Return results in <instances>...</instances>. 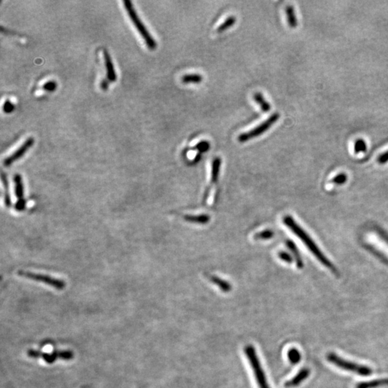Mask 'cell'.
Listing matches in <instances>:
<instances>
[{
    "label": "cell",
    "instance_id": "6da1fadb",
    "mask_svg": "<svg viewBox=\"0 0 388 388\" xmlns=\"http://www.w3.org/2000/svg\"><path fill=\"white\" fill-rule=\"evenodd\" d=\"M284 222L306 244L308 249L312 252L315 257L317 258L326 268H329L333 272H336L335 268L331 264L330 261L323 254V252L319 249L318 246L315 244L314 240L310 237L309 234L294 221V219L291 216H286L284 218Z\"/></svg>",
    "mask_w": 388,
    "mask_h": 388
},
{
    "label": "cell",
    "instance_id": "7a4b0ae2",
    "mask_svg": "<svg viewBox=\"0 0 388 388\" xmlns=\"http://www.w3.org/2000/svg\"><path fill=\"white\" fill-rule=\"evenodd\" d=\"M123 4H124V8H125L128 16L131 18L134 26H136L137 30L139 32L140 34L141 35V36L144 39L148 48L150 50L156 49V48H157V43L155 41L154 38L151 36V33L148 31L146 27L145 26L143 22L141 21V18L137 14L133 3L130 0H124V1H123Z\"/></svg>",
    "mask_w": 388,
    "mask_h": 388
},
{
    "label": "cell",
    "instance_id": "3957f363",
    "mask_svg": "<svg viewBox=\"0 0 388 388\" xmlns=\"http://www.w3.org/2000/svg\"><path fill=\"white\" fill-rule=\"evenodd\" d=\"M326 359L329 362L334 364L336 367L344 369V370L349 371V372L356 373L359 375L369 376L372 373V370L370 367L349 362V361L339 357L334 353L328 354L326 355Z\"/></svg>",
    "mask_w": 388,
    "mask_h": 388
},
{
    "label": "cell",
    "instance_id": "277c9868",
    "mask_svg": "<svg viewBox=\"0 0 388 388\" xmlns=\"http://www.w3.org/2000/svg\"><path fill=\"white\" fill-rule=\"evenodd\" d=\"M244 352H245L246 357L249 359L251 367L254 371V376H255L256 380H257L260 388H270L266 374L263 372L262 366H261V362H260L259 358L257 357L254 348L252 346H246L244 349Z\"/></svg>",
    "mask_w": 388,
    "mask_h": 388
},
{
    "label": "cell",
    "instance_id": "5b68a950",
    "mask_svg": "<svg viewBox=\"0 0 388 388\" xmlns=\"http://www.w3.org/2000/svg\"><path fill=\"white\" fill-rule=\"evenodd\" d=\"M279 118L280 114L278 113H274L257 127L254 128L252 131L241 134L238 137V141L240 143H244L250 141L256 137L261 136L263 133L268 131L279 119Z\"/></svg>",
    "mask_w": 388,
    "mask_h": 388
},
{
    "label": "cell",
    "instance_id": "8992f818",
    "mask_svg": "<svg viewBox=\"0 0 388 388\" xmlns=\"http://www.w3.org/2000/svg\"><path fill=\"white\" fill-rule=\"evenodd\" d=\"M18 275L21 276V277L33 280V281H38V282H42L43 284L52 286V287L55 288L56 289L60 290V291L64 289L66 286L64 281L52 278L51 276H46V275L38 274V273L27 272V271H20L18 272Z\"/></svg>",
    "mask_w": 388,
    "mask_h": 388
},
{
    "label": "cell",
    "instance_id": "52a82bcc",
    "mask_svg": "<svg viewBox=\"0 0 388 388\" xmlns=\"http://www.w3.org/2000/svg\"><path fill=\"white\" fill-rule=\"evenodd\" d=\"M15 194L18 201L15 205V209L18 212L24 211L26 207V200L24 198V184L23 179L20 174H16L14 176Z\"/></svg>",
    "mask_w": 388,
    "mask_h": 388
},
{
    "label": "cell",
    "instance_id": "ba28073f",
    "mask_svg": "<svg viewBox=\"0 0 388 388\" xmlns=\"http://www.w3.org/2000/svg\"><path fill=\"white\" fill-rule=\"evenodd\" d=\"M28 354L31 357H42L48 363H53L58 358L63 359H71L73 358V353L68 351H55L53 354H44L37 351L30 350Z\"/></svg>",
    "mask_w": 388,
    "mask_h": 388
},
{
    "label": "cell",
    "instance_id": "9c48e42d",
    "mask_svg": "<svg viewBox=\"0 0 388 388\" xmlns=\"http://www.w3.org/2000/svg\"><path fill=\"white\" fill-rule=\"evenodd\" d=\"M33 144H34V139L33 138H28V140H26V142L23 143L21 147L17 150L16 152L13 153L11 156L5 159L4 163H3L4 166L6 167H8V166H11L12 164H13L18 160L21 159L26 154L27 151L33 146Z\"/></svg>",
    "mask_w": 388,
    "mask_h": 388
},
{
    "label": "cell",
    "instance_id": "30bf717a",
    "mask_svg": "<svg viewBox=\"0 0 388 388\" xmlns=\"http://www.w3.org/2000/svg\"><path fill=\"white\" fill-rule=\"evenodd\" d=\"M310 375V370L307 368H304V369H301V371L294 378L291 379V380L288 381L285 384L286 387H294L296 386H299L301 382L306 380L309 376Z\"/></svg>",
    "mask_w": 388,
    "mask_h": 388
},
{
    "label": "cell",
    "instance_id": "8fae6325",
    "mask_svg": "<svg viewBox=\"0 0 388 388\" xmlns=\"http://www.w3.org/2000/svg\"><path fill=\"white\" fill-rule=\"evenodd\" d=\"M104 57L105 65H106V73H107V79L111 82H114L116 80V74L113 66L112 61L109 53L105 50L104 51Z\"/></svg>",
    "mask_w": 388,
    "mask_h": 388
},
{
    "label": "cell",
    "instance_id": "7c38bea8",
    "mask_svg": "<svg viewBox=\"0 0 388 388\" xmlns=\"http://www.w3.org/2000/svg\"><path fill=\"white\" fill-rule=\"evenodd\" d=\"M388 385V378L374 379V380L362 382L356 384L355 388H377Z\"/></svg>",
    "mask_w": 388,
    "mask_h": 388
},
{
    "label": "cell",
    "instance_id": "4fadbf2b",
    "mask_svg": "<svg viewBox=\"0 0 388 388\" xmlns=\"http://www.w3.org/2000/svg\"><path fill=\"white\" fill-rule=\"evenodd\" d=\"M2 181L5 189V204L7 207L10 208L12 206V201L9 191V181L4 172L2 173Z\"/></svg>",
    "mask_w": 388,
    "mask_h": 388
},
{
    "label": "cell",
    "instance_id": "5bb4252c",
    "mask_svg": "<svg viewBox=\"0 0 388 388\" xmlns=\"http://www.w3.org/2000/svg\"><path fill=\"white\" fill-rule=\"evenodd\" d=\"M286 16H287L289 26L293 28H296L298 26V21L294 7L291 6H287V8H286Z\"/></svg>",
    "mask_w": 388,
    "mask_h": 388
},
{
    "label": "cell",
    "instance_id": "9a60e30c",
    "mask_svg": "<svg viewBox=\"0 0 388 388\" xmlns=\"http://www.w3.org/2000/svg\"><path fill=\"white\" fill-rule=\"evenodd\" d=\"M254 101L260 105L263 111H264V112H268V111L271 110V104L265 99L264 96H263V94H261V93H256V94L254 95Z\"/></svg>",
    "mask_w": 388,
    "mask_h": 388
},
{
    "label": "cell",
    "instance_id": "2e32d148",
    "mask_svg": "<svg viewBox=\"0 0 388 388\" xmlns=\"http://www.w3.org/2000/svg\"><path fill=\"white\" fill-rule=\"evenodd\" d=\"M184 84H199L203 81L202 76L200 74H186L181 78Z\"/></svg>",
    "mask_w": 388,
    "mask_h": 388
},
{
    "label": "cell",
    "instance_id": "e0dca14e",
    "mask_svg": "<svg viewBox=\"0 0 388 388\" xmlns=\"http://www.w3.org/2000/svg\"><path fill=\"white\" fill-rule=\"evenodd\" d=\"M221 161L220 158H216L212 163V173H211V179L212 182L215 183L217 181L219 175V170H220Z\"/></svg>",
    "mask_w": 388,
    "mask_h": 388
},
{
    "label": "cell",
    "instance_id": "ac0fdd59",
    "mask_svg": "<svg viewBox=\"0 0 388 388\" xmlns=\"http://www.w3.org/2000/svg\"><path fill=\"white\" fill-rule=\"evenodd\" d=\"M288 357L290 362L292 364H296L300 362L301 359V354L296 348H292L288 352Z\"/></svg>",
    "mask_w": 388,
    "mask_h": 388
},
{
    "label": "cell",
    "instance_id": "d6986e66",
    "mask_svg": "<svg viewBox=\"0 0 388 388\" xmlns=\"http://www.w3.org/2000/svg\"><path fill=\"white\" fill-rule=\"evenodd\" d=\"M236 19L235 17L231 16L229 17L221 25L219 28H217L216 31L218 33H222V32L225 31L228 28H231L235 24Z\"/></svg>",
    "mask_w": 388,
    "mask_h": 388
},
{
    "label": "cell",
    "instance_id": "ffe728a7",
    "mask_svg": "<svg viewBox=\"0 0 388 388\" xmlns=\"http://www.w3.org/2000/svg\"><path fill=\"white\" fill-rule=\"evenodd\" d=\"M209 216L206 215L200 216H187L185 219L191 222L199 223V224H206L209 221Z\"/></svg>",
    "mask_w": 388,
    "mask_h": 388
},
{
    "label": "cell",
    "instance_id": "44dd1931",
    "mask_svg": "<svg viewBox=\"0 0 388 388\" xmlns=\"http://www.w3.org/2000/svg\"><path fill=\"white\" fill-rule=\"evenodd\" d=\"M211 280L214 284H215L216 286H219V287L223 291H224V292H228V291H230L231 286L228 284L227 282H226V281H223V280L220 279V278H216L215 276L211 277Z\"/></svg>",
    "mask_w": 388,
    "mask_h": 388
},
{
    "label": "cell",
    "instance_id": "7402d4cb",
    "mask_svg": "<svg viewBox=\"0 0 388 388\" xmlns=\"http://www.w3.org/2000/svg\"><path fill=\"white\" fill-rule=\"evenodd\" d=\"M287 244L289 245L290 249H291V251H292L293 253H294L295 256H296V262H297L298 267L302 268V261H301V257H300L299 252H298L297 249H296V246H295L294 243L291 242V241H288Z\"/></svg>",
    "mask_w": 388,
    "mask_h": 388
},
{
    "label": "cell",
    "instance_id": "603a6c76",
    "mask_svg": "<svg viewBox=\"0 0 388 388\" xmlns=\"http://www.w3.org/2000/svg\"><path fill=\"white\" fill-rule=\"evenodd\" d=\"M367 150V145L363 140H358L354 144V151L355 153L365 152Z\"/></svg>",
    "mask_w": 388,
    "mask_h": 388
},
{
    "label": "cell",
    "instance_id": "cb8c5ba5",
    "mask_svg": "<svg viewBox=\"0 0 388 388\" xmlns=\"http://www.w3.org/2000/svg\"><path fill=\"white\" fill-rule=\"evenodd\" d=\"M273 236H274V232L273 231L266 230L257 234L255 238L258 239H268L273 238Z\"/></svg>",
    "mask_w": 388,
    "mask_h": 388
},
{
    "label": "cell",
    "instance_id": "d4e9b609",
    "mask_svg": "<svg viewBox=\"0 0 388 388\" xmlns=\"http://www.w3.org/2000/svg\"><path fill=\"white\" fill-rule=\"evenodd\" d=\"M196 148L201 153L206 152L210 148V143L208 141H202L196 146Z\"/></svg>",
    "mask_w": 388,
    "mask_h": 388
},
{
    "label": "cell",
    "instance_id": "484cf974",
    "mask_svg": "<svg viewBox=\"0 0 388 388\" xmlns=\"http://www.w3.org/2000/svg\"><path fill=\"white\" fill-rule=\"evenodd\" d=\"M14 105H13V103H11L9 100H8V101H6V102H5L4 106H3V110H4L5 112L11 113L14 110Z\"/></svg>",
    "mask_w": 388,
    "mask_h": 388
},
{
    "label": "cell",
    "instance_id": "4316f807",
    "mask_svg": "<svg viewBox=\"0 0 388 388\" xmlns=\"http://www.w3.org/2000/svg\"><path fill=\"white\" fill-rule=\"evenodd\" d=\"M346 181V176L345 174H344V173H341V174L338 175V176H336V177L334 178V180H333V181H334L335 184H344Z\"/></svg>",
    "mask_w": 388,
    "mask_h": 388
},
{
    "label": "cell",
    "instance_id": "83f0119b",
    "mask_svg": "<svg viewBox=\"0 0 388 388\" xmlns=\"http://www.w3.org/2000/svg\"><path fill=\"white\" fill-rule=\"evenodd\" d=\"M43 89L48 91H53L56 89V83L55 81H48L43 85Z\"/></svg>",
    "mask_w": 388,
    "mask_h": 388
},
{
    "label": "cell",
    "instance_id": "f1b7e54d",
    "mask_svg": "<svg viewBox=\"0 0 388 388\" xmlns=\"http://www.w3.org/2000/svg\"><path fill=\"white\" fill-rule=\"evenodd\" d=\"M279 257L281 260H283V261H286V262L287 263H291L293 261L291 255L286 252H280Z\"/></svg>",
    "mask_w": 388,
    "mask_h": 388
},
{
    "label": "cell",
    "instance_id": "f546056e",
    "mask_svg": "<svg viewBox=\"0 0 388 388\" xmlns=\"http://www.w3.org/2000/svg\"><path fill=\"white\" fill-rule=\"evenodd\" d=\"M378 162L380 164H384L388 161V151L387 152L383 153L377 159Z\"/></svg>",
    "mask_w": 388,
    "mask_h": 388
},
{
    "label": "cell",
    "instance_id": "4dcf8cb0",
    "mask_svg": "<svg viewBox=\"0 0 388 388\" xmlns=\"http://www.w3.org/2000/svg\"><path fill=\"white\" fill-rule=\"evenodd\" d=\"M109 80H103L102 81H101V89L103 90H106L108 89V86H109Z\"/></svg>",
    "mask_w": 388,
    "mask_h": 388
}]
</instances>
